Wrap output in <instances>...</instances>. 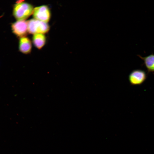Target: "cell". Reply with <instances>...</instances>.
<instances>
[{"label": "cell", "mask_w": 154, "mask_h": 154, "mask_svg": "<svg viewBox=\"0 0 154 154\" xmlns=\"http://www.w3.org/2000/svg\"><path fill=\"white\" fill-rule=\"evenodd\" d=\"M33 16L36 19L46 23L50 19V13L48 7L42 5L35 8L33 10Z\"/></svg>", "instance_id": "cell-4"}, {"label": "cell", "mask_w": 154, "mask_h": 154, "mask_svg": "<svg viewBox=\"0 0 154 154\" xmlns=\"http://www.w3.org/2000/svg\"><path fill=\"white\" fill-rule=\"evenodd\" d=\"M147 78V74L146 72L141 69L133 70L129 76V81L132 85H138L142 84Z\"/></svg>", "instance_id": "cell-3"}, {"label": "cell", "mask_w": 154, "mask_h": 154, "mask_svg": "<svg viewBox=\"0 0 154 154\" xmlns=\"http://www.w3.org/2000/svg\"><path fill=\"white\" fill-rule=\"evenodd\" d=\"M33 42L38 48H41L44 45L46 41L45 36L42 34H35L33 38Z\"/></svg>", "instance_id": "cell-8"}, {"label": "cell", "mask_w": 154, "mask_h": 154, "mask_svg": "<svg viewBox=\"0 0 154 154\" xmlns=\"http://www.w3.org/2000/svg\"><path fill=\"white\" fill-rule=\"evenodd\" d=\"M11 28L13 33L17 36L23 37L28 31L27 21L18 20L12 24Z\"/></svg>", "instance_id": "cell-5"}, {"label": "cell", "mask_w": 154, "mask_h": 154, "mask_svg": "<svg viewBox=\"0 0 154 154\" xmlns=\"http://www.w3.org/2000/svg\"><path fill=\"white\" fill-rule=\"evenodd\" d=\"M28 31L30 33H45L48 31L49 27L46 23L32 19L27 21Z\"/></svg>", "instance_id": "cell-2"}, {"label": "cell", "mask_w": 154, "mask_h": 154, "mask_svg": "<svg viewBox=\"0 0 154 154\" xmlns=\"http://www.w3.org/2000/svg\"><path fill=\"white\" fill-rule=\"evenodd\" d=\"M31 44L30 40L28 38L21 37L19 40V49L24 54L29 53L31 50Z\"/></svg>", "instance_id": "cell-7"}, {"label": "cell", "mask_w": 154, "mask_h": 154, "mask_svg": "<svg viewBox=\"0 0 154 154\" xmlns=\"http://www.w3.org/2000/svg\"><path fill=\"white\" fill-rule=\"evenodd\" d=\"M137 56L144 62L148 72H154V54H152L145 57L139 55Z\"/></svg>", "instance_id": "cell-6"}, {"label": "cell", "mask_w": 154, "mask_h": 154, "mask_svg": "<svg viewBox=\"0 0 154 154\" xmlns=\"http://www.w3.org/2000/svg\"><path fill=\"white\" fill-rule=\"evenodd\" d=\"M34 9L33 6L28 3L17 1L14 7L13 15L18 20H24L33 13Z\"/></svg>", "instance_id": "cell-1"}]
</instances>
